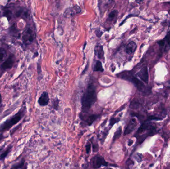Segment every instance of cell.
Listing matches in <instances>:
<instances>
[{"mask_svg":"<svg viewBox=\"0 0 170 169\" xmlns=\"http://www.w3.org/2000/svg\"><path fill=\"white\" fill-rule=\"evenodd\" d=\"M49 101V94L47 92L44 91L42 93L40 96L39 98L38 102L41 106H45L48 104Z\"/></svg>","mask_w":170,"mask_h":169,"instance_id":"obj_11","label":"cell"},{"mask_svg":"<svg viewBox=\"0 0 170 169\" xmlns=\"http://www.w3.org/2000/svg\"><path fill=\"white\" fill-rule=\"evenodd\" d=\"M163 41H164L165 45L166 44V43L168 44H170V31L166 35L165 38L163 39Z\"/></svg>","mask_w":170,"mask_h":169,"instance_id":"obj_23","label":"cell"},{"mask_svg":"<svg viewBox=\"0 0 170 169\" xmlns=\"http://www.w3.org/2000/svg\"><path fill=\"white\" fill-rule=\"evenodd\" d=\"M25 166V161L22 160L21 161V162H20L17 164L14 165L11 168L12 169H21V168H24Z\"/></svg>","mask_w":170,"mask_h":169,"instance_id":"obj_20","label":"cell"},{"mask_svg":"<svg viewBox=\"0 0 170 169\" xmlns=\"http://www.w3.org/2000/svg\"><path fill=\"white\" fill-rule=\"evenodd\" d=\"M150 124L149 123H146V122H145V123H143L141 126L140 127L139 129H138L137 132L136 133L137 134H139V133H141L142 132H144L145 131H147V130H149L150 127H151L152 126H151Z\"/></svg>","mask_w":170,"mask_h":169,"instance_id":"obj_15","label":"cell"},{"mask_svg":"<svg viewBox=\"0 0 170 169\" xmlns=\"http://www.w3.org/2000/svg\"><path fill=\"white\" fill-rule=\"evenodd\" d=\"M136 160L138 162H140L142 160V155L140 154H139V153H137L136 156Z\"/></svg>","mask_w":170,"mask_h":169,"instance_id":"obj_27","label":"cell"},{"mask_svg":"<svg viewBox=\"0 0 170 169\" xmlns=\"http://www.w3.org/2000/svg\"><path fill=\"white\" fill-rule=\"evenodd\" d=\"M11 148H12V146L10 145L7 147L6 149L4 151V152L0 154V161L5 160V158L7 157V156L9 155V153L11 152Z\"/></svg>","mask_w":170,"mask_h":169,"instance_id":"obj_16","label":"cell"},{"mask_svg":"<svg viewBox=\"0 0 170 169\" xmlns=\"http://www.w3.org/2000/svg\"><path fill=\"white\" fill-rule=\"evenodd\" d=\"M101 117V115H88L85 113H80V118L83 122L88 126H91L94 121Z\"/></svg>","mask_w":170,"mask_h":169,"instance_id":"obj_6","label":"cell"},{"mask_svg":"<svg viewBox=\"0 0 170 169\" xmlns=\"http://www.w3.org/2000/svg\"><path fill=\"white\" fill-rule=\"evenodd\" d=\"M15 63V56L14 55H10L7 59L5 60L1 65V68L2 70H6L10 69L12 68Z\"/></svg>","mask_w":170,"mask_h":169,"instance_id":"obj_8","label":"cell"},{"mask_svg":"<svg viewBox=\"0 0 170 169\" xmlns=\"http://www.w3.org/2000/svg\"><path fill=\"white\" fill-rule=\"evenodd\" d=\"M91 144L89 142L87 143L86 145V150L87 154H90L91 152Z\"/></svg>","mask_w":170,"mask_h":169,"instance_id":"obj_26","label":"cell"},{"mask_svg":"<svg viewBox=\"0 0 170 169\" xmlns=\"http://www.w3.org/2000/svg\"><path fill=\"white\" fill-rule=\"evenodd\" d=\"M93 70L94 72H103V67L102 63L99 60H97L94 64L93 67Z\"/></svg>","mask_w":170,"mask_h":169,"instance_id":"obj_14","label":"cell"},{"mask_svg":"<svg viewBox=\"0 0 170 169\" xmlns=\"http://www.w3.org/2000/svg\"><path fill=\"white\" fill-rule=\"evenodd\" d=\"M53 103L54 109H55L56 110H58L59 107V101L58 98H56V99L54 101Z\"/></svg>","mask_w":170,"mask_h":169,"instance_id":"obj_25","label":"cell"},{"mask_svg":"<svg viewBox=\"0 0 170 169\" xmlns=\"http://www.w3.org/2000/svg\"><path fill=\"white\" fill-rule=\"evenodd\" d=\"M137 126V122L136 118H133L129 121L128 125L127 126L124 131V135H128L134 131Z\"/></svg>","mask_w":170,"mask_h":169,"instance_id":"obj_10","label":"cell"},{"mask_svg":"<svg viewBox=\"0 0 170 169\" xmlns=\"http://www.w3.org/2000/svg\"><path fill=\"white\" fill-rule=\"evenodd\" d=\"M2 101V95L1 94V93H0V106L1 105Z\"/></svg>","mask_w":170,"mask_h":169,"instance_id":"obj_31","label":"cell"},{"mask_svg":"<svg viewBox=\"0 0 170 169\" xmlns=\"http://www.w3.org/2000/svg\"><path fill=\"white\" fill-rule=\"evenodd\" d=\"M119 120H120V119H119V118L118 119V118H112L111 120H110V122H109V126L111 127H113L115 123L118 122Z\"/></svg>","mask_w":170,"mask_h":169,"instance_id":"obj_22","label":"cell"},{"mask_svg":"<svg viewBox=\"0 0 170 169\" xmlns=\"http://www.w3.org/2000/svg\"><path fill=\"white\" fill-rule=\"evenodd\" d=\"M122 128L121 127H118L117 128V130L116 132H114V136H113V141L114 142L116 141L117 139L121 137V135H122Z\"/></svg>","mask_w":170,"mask_h":169,"instance_id":"obj_18","label":"cell"},{"mask_svg":"<svg viewBox=\"0 0 170 169\" xmlns=\"http://www.w3.org/2000/svg\"><path fill=\"white\" fill-rule=\"evenodd\" d=\"M133 143V141L132 140H129V141H128V145L129 146H131L132 145Z\"/></svg>","mask_w":170,"mask_h":169,"instance_id":"obj_30","label":"cell"},{"mask_svg":"<svg viewBox=\"0 0 170 169\" xmlns=\"http://www.w3.org/2000/svg\"><path fill=\"white\" fill-rule=\"evenodd\" d=\"M109 1H113V0H109Z\"/></svg>","mask_w":170,"mask_h":169,"instance_id":"obj_33","label":"cell"},{"mask_svg":"<svg viewBox=\"0 0 170 169\" xmlns=\"http://www.w3.org/2000/svg\"><path fill=\"white\" fill-rule=\"evenodd\" d=\"M25 110L24 108L19 110L18 112L11 117L8 118L5 122L0 125V132H4L5 131H8L12 126L17 124L21 120L25 113Z\"/></svg>","mask_w":170,"mask_h":169,"instance_id":"obj_2","label":"cell"},{"mask_svg":"<svg viewBox=\"0 0 170 169\" xmlns=\"http://www.w3.org/2000/svg\"><path fill=\"white\" fill-rule=\"evenodd\" d=\"M93 140H92L91 142H92L93 148V151L94 152H97L99 150L98 145V143L95 142L94 140V138H93Z\"/></svg>","mask_w":170,"mask_h":169,"instance_id":"obj_21","label":"cell"},{"mask_svg":"<svg viewBox=\"0 0 170 169\" xmlns=\"http://www.w3.org/2000/svg\"><path fill=\"white\" fill-rule=\"evenodd\" d=\"M4 15H5V16H6L7 20H10L11 18V16H12V13H11V11H10V10H7V11H5Z\"/></svg>","mask_w":170,"mask_h":169,"instance_id":"obj_24","label":"cell"},{"mask_svg":"<svg viewBox=\"0 0 170 169\" xmlns=\"http://www.w3.org/2000/svg\"><path fill=\"white\" fill-rule=\"evenodd\" d=\"M137 75L143 82L147 84L148 83V81H149V74H148V69L146 66L143 67L138 72Z\"/></svg>","mask_w":170,"mask_h":169,"instance_id":"obj_9","label":"cell"},{"mask_svg":"<svg viewBox=\"0 0 170 169\" xmlns=\"http://www.w3.org/2000/svg\"><path fill=\"white\" fill-rule=\"evenodd\" d=\"M5 138H6V136H4V135L2 133L0 134V142H1L2 140H4Z\"/></svg>","mask_w":170,"mask_h":169,"instance_id":"obj_29","label":"cell"},{"mask_svg":"<svg viewBox=\"0 0 170 169\" xmlns=\"http://www.w3.org/2000/svg\"><path fill=\"white\" fill-rule=\"evenodd\" d=\"M34 38L35 33L33 30L30 27L26 28L23 33L22 36V40L24 44L25 45L31 44L34 42Z\"/></svg>","mask_w":170,"mask_h":169,"instance_id":"obj_4","label":"cell"},{"mask_svg":"<svg viewBox=\"0 0 170 169\" xmlns=\"http://www.w3.org/2000/svg\"><path fill=\"white\" fill-rule=\"evenodd\" d=\"M95 54L99 59L104 60V51L103 46L101 45H97L94 49Z\"/></svg>","mask_w":170,"mask_h":169,"instance_id":"obj_12","label":"cell"},{"mask_svg":"<svg viewBox=\"0 0 170 169\" xmlns=\"http://www.w3.org/2000/svg\"><path fill=\"white\" fill-rule=\"evenodd\" d=\"M91 163L92 167L94 169L101 168L102 166H107L108 165L104 158L99 155H97L93 157L91 160Z\"/></svg>","mask_w":170,"mask_h":169,"instance_id":"obj_5","label":"cell"},{"mask_svg":"<svg viewBox=\"0 0 170 169\" xmlns=\"http://www.w3.org/2000/svg\"><path fill=\"white\" fill-rule=\"evenodd\" d=\"M97 87L93 83H89L82 98V110L83 113L88 112L97 100Z\"/></svg>","mask_w":170,"mask_h":169,"instance_id":"obj_1","label":"cell"},{"mask_svg":"<svg viewBox=\"0 0 170 169\" xmlns=\"http://www.w3.org/2000/svg\"><path fill=\"white\" fill-rule=\"evenodd\" d=\"M117 77L122 79L131 82L137 88L142 92L147 93L149 90H147V88L146 87L145 85L141 82L140 80L132 75L130 72H122L117 74Z\"/></svg>","mask_w":170,"mask_h":169,"instance_id":"obj_3","label":"cell"},{"mask_svg":"<svg viewBox=\"0 0 170 169\" xmlns=\"http://www.w3.org/2000/svg\"><path fill=\"white\" fill-rule=\"evenodd\" d=\"M118 12L117 10H113L109 13L107 20L109 21H113L117 19V16H118Z\"/></svg>","mask_w":170,"mask_h":169,"instance_id":"obj_17","label":"cell"},{"mask_svg":"<svg viewBox=\"0 0 170 169\" xmlns=\"http://www.w3.org/2000/svg\"><path fill=\"white\" fill-rule=\"evenodd\" d=\"M6 56V50L2 48H0V63L4 60Z\"/></svg>","mask_w":170,"mask_h":169,"instance_id":"obj_19","label":"cell"},{"mask_svg":"<svg viewBox=\"0 0 170 169\" xmlns=\"http://www.w3.org/2000/svg\"><path fill=\"white\" fill-rule=\"evenodd\" d=\"M142 1H143V0H136V2H139V3H140V2H142Z\"/></svg>","mask_w":170,"mask_h":169,"instance_id":"obj_32","label":"cell"},{"mask_svg":"<svg viewBox=\"0 0 170 169\" xmlns=\"http://www.w3.org/2000/svg\"><path fill=\"white\" fill-rule=\"evenodd\" d=\"M149 120H162V118H159L155 116H149L148 117Z\"/></svg>","mask_w":170,"mask_h":169,"instance_id":"obj_28","label":"cell"},{"mask_svg":"<svg viewBox=\"0 0 170 169\" xmlns=\"http://www.w3.org/2000/svg\"><path fill=\"white\" fill-rule=\"evenodd\" d=\"M136 44L134 41H131L126 47V52L129 55L132 54L136 49Z\"/></svg>","mask_w":170,"mask_h":169,"instance_id":"obj_13","label":"cell"},{"mask_svg":"<svg viewBox=\"0 0 170 169\" xmlns=\"http://www.w3.org/2000/svg\"><path fill=\"white\" fill-rule=\"evenodd\" d=\"M82 11L81 8L78 6L75 5L72 7H70L65 11L64 12L65 17H72L75 15L81 13Z\"/></svg>","mask_w":170,"mask_h":169,"instance_id":"obj_7","label":"cell"}]
</instances>
